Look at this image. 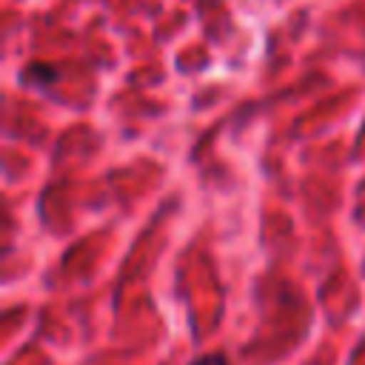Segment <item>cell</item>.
Segmentation results:
<instances>
[{"label": "cell", "instance_id": "6da1fadb", "mask_svg": "<svg viewBox=\"0 0 365 365\" xmlns=\"http://www.w3.org/2000/svg\"><path fill=\"white\" fill-rule=\"evenodd\" d=\"M191 365H228V359H225L222 354H205V356L194 359Z\"/></svg>", "mask_w": 365, "mask_h": 365}]
</instances>
